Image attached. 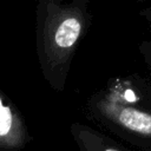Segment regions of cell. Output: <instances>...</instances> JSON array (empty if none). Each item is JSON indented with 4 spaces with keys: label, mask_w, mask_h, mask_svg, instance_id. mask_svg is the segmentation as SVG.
Wrapping results in <instances>:
<instances>
[{
    "label": "cell",
    "mask_w": 151,
    "mask_h": 151,
    "mask_svg": "<svg viewBox=\"0 0 151 151\" xmlns=\"http://www.w3.org/2000/svg\"><path fill=\"white\" fill-rule=\"evenodd\" d=\"M70 132L79 151H130L122 143L87 124L74 122Z\"/></svg>",
    "instance_id": "cell-4"
},
{
    "label": "cell",
    "mask_w": 151,
    "mask_h": 151,
    "mask_svg": "<svg viewBox=\"0 0 151 151\" xmlns=\"http://www.w3.org/2000/svg\"><path fill=\"white\" fill-rule=\"evenodd\" d=\"M86 114L125 143L151 151V81L138 74L110 78L86 101Z\"/></svg>",
    "instance_id": "cell-2"
},
{
    "label": "cell",
    "mask_w": 151,
    "mask_h": 151,
    "mask_svg": "<svg viewBox=\"0 0 151 151\" xmlns=\"http://www.w3.org/2000/svg\"><path fill=\"white\" fill-rule=\"evenodd\" d=\"M139 15L145 20V22L147 24L149 28L151 29V5H149L147 7L140 9L139 11Z\"/></svg>",
    "instance_id": "cell-6"
},
{
    "label": "cell",
    "mask_w": 151,
    "mask_h": 151,
    "mask_svg": "<svg viewBox=\"0 0 151 151\" xmlns=\"http://www.w3.org/2000/svg\"><path fill=\"white\" fill-rule=\"evenodd\" d=\"M88 0H39L35 6V52L44 80L64 92L74 54L92 22Z\"/></svg>",
    "instance_id": "cell-1"
},
{
    "label": "cell",
    "mask_w": 151,
    "mask_h": 151,
    "mask_svg": "<svg viewBox=\"0 0 151 151\" xmlns=\"http://www.w3.org/2000/svg\"><path fill=\"white\" fill-rule=\"evenodd\" d=\"M139 52L147 68L151 71V40H145L139 45Z\"/></svg>",
    "instance_id": "cell-5"
},
{
    "label": "cell",
    "mask_w": 151,
    "mask_h": 151,
    "mask_svg": "<svg viewBox=\"0 0 151 151\" xmlns=\"http://www.w3.org/2000/svg\"><path fill=\"white\" fill-rule=\"evenodd\" d=\"M29 140L24 114L0 88V151H20Z\"/></svg>",
    "instance_id": "cell-3"
}]
</instances>
